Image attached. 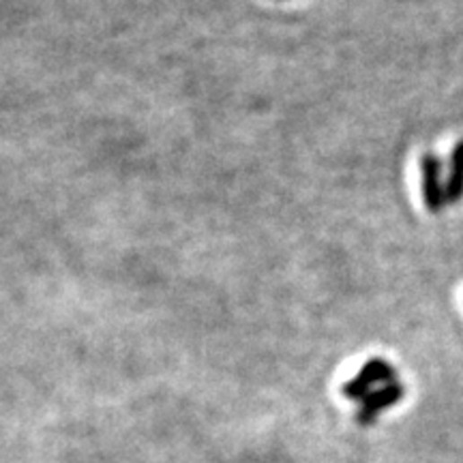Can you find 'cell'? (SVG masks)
I'll list each match as a JSON object with an SVG mask.
<instances>
[{
    "label": "cell",
    "instance_id": "6da1fadb",
    "mask_svg": "<svg viewBox=\"0 0 463 463\" xmlns=\"http://www.w3.org/2000/svg\"><path fill=\"white\" fill-rule=\"evenodd\" d=\"M393 382H397V369L389 361H384V358H369L365 365L361 367V371L350 382L344 384L341 393H344L345 399L361 404L371 390H376V386L380 389V386Z\"/></svg>",
    "mask_w": 463,
    "mask_h": 463
},
{
    "label": "cell",
    "instance_id": "3957f363",
    "mask_svg": "<svg viewBox=\"0 0 463 463\" xmlns=\"http://www.w3.org/2000/svg\"><path fill=\"white\" fill-rule=\"evenodd\" d=\"M406 389L399 382L380 386V389L371 390L365 399L361 401L356 412V421L361 424H371L380 416V412L386 410V407L399 404L404 399Z\"/></svg>",
    "mask_w": 463,
    "mask_h": 463
},
{
    "label": "cell",
    "instance_id": "7a4b0ae2",
    "mask_svg": "<svg viewBox=\"0 0 463 463\" xmlns=\"http://www.w3.org/2000/svg\"><path fill=\"white\" fill-rule=\"evenodd\" d=\"M423 200L429 213H440L446 206V183H442V162L438 154L424 153L423 162Z\"/></svg>",
    "mask_w": 463,
    "mask_h": 463
},
{
    "label": "cell",
    "instance_id": "277c9868",
    "mask_svg": "<svg viewBox=\"0 0 463 463\" xmlns=\"http://www.w3.org/2000/svg\"><path fill=\"white\" fill-rule=\"evenodd\" d=\"M463 200V140L450 153V172L446 179V202Z\"/></svg>",
    "mask_w": 463,
    "mask_h": 463
}]
</instances>
